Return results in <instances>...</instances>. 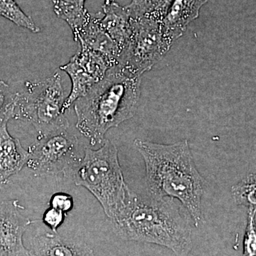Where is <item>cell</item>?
Here are the masks:
<instances>
[{
    "label": "cell",
    "mask_w": 256,
    "mask_h": 256,
    "mask_svg": "<svg viewBox=\"0 0 256 256\" xmlns=\"http://www.w3.org/2000/svg\"><path fill=\"white\" fill-rule=\"evenodd\" d=\"M24 92H16L12 118L28 121L40 136L68 129L63 112L65 94L58 73L38 82H26Z\"/></svg>",
    "instance_id": "obj_5"
},
{
    "label": "cell",
    "mask_w": 256,
    "mask_h": 256,
    "mask_svg": "<svg viewBox=\"0 0 256 256\" xmlns=\"http://www.w3.org/2000/svg\"><path fill=\"white\" fill-rule=\"evenodd\" d=\"M54 10L58 18L68 24L75 40L79 32L90 20V14L85 8L86 0H52Z\"/></svg>",
    "instance_id": "obj_15"
},
{
    "label": "cell",
    "mask_w": 256,
    "mask_h": 256,
    "mask_svg": "<svg viewBox=\"0 0 256 256\" xmlns=\"http://www.w3.org/2000/svg\"><path fill=\"white\" fill-rule=\"evenodd\" d=\"M28 158L30 152L20 140L10 136L8 122L0 124V182L8 181L10 176L18 174Z\"/></svg>",
    "instance_id": "obj_11"
},
{
    "label": "cell",
    "mask_w": 256,
    "mask_h": 256,
    "mask_svg": "<svg viewBox=\"0 0 256 256\" xmlns=\"http://www.w3.org/2000/svg\"><path fill=\"white\" fill-rule=\"evenodd\" d=\"M242 256H256V208H249Z\"/></svg>",
    "instance_id": "obj_19"
},
{
    "label": "cell",
    "mask_w": 256,
    "mask_h": 256,
    "mask_svg": "<svg viewBox=\"0 0 256 256\" xmlns=\"http://www.w3.org/2000/svg\"><path fill=\"white\" fill-rule=\"evenodd\" d=\"M100 15L101 12L90 15L88 22L74 40L104 56L112 65L116 66L118 62L120 50L101 26Z\"/></svg>",
    "instance_id": "obj_10"
},
{
    "label": "cell",
    "mask_w": 256,
    "mask_h": 256,
    "mask_svg": "<svg viewBox=\"0 0 256 256\" xmlns=\"http://www.w3.org/2000/svg\"><path fill=\"white\" fill-rule=\"evenodd\" d=\"M60 69L68 74L72 84V90L63 106V112L65 114L76 100L85 96L98 82L82 66L74 55L68 63L62 66Z\"/></svg>",
    "instance_id": "obj_14"
},
{
    "label": "cell",
    "mask_w": 256,
    "mask_h": 256,
    "mask_svg": "<svg viewBox=\"0 0 256 256\" xmlns=\"http://www.w3.org/2000/svg\"><path fill=\"white\" fill-rule=\"evenodd\" d=\"M256 176L255 173L247 175L232 188L230 193L236 204L256 208Z\"/></svg>",
    "instance_id": "obj_17"
},
{
    "label": "cell",
    "mask_w": 256,
    "mask_h": 256,
    "mask_svg": "<svg viewBox=\"0 0 256 256\" xmlns=\"http://www.w3.org/2000/svg\"><path fill=\"white\" fill-rule=\"evenodd\" d=\"M102 10L104 12H101L100 18L101 26L121 52L130 34L131 16L126 6L116 2L104 4Z\"/></svg>",
    "instance_id": "obj_13"
},
{
    "label": "cell",
    "mask_w": 256,
    "mask_h": 256,
    "mask_svg": "<svg viewBox=\"0 0 256 256\" xmlns=\"http://www.w3.org/2000/svg\"><path fill=\"white\" fill-rule=\"evenodd\" d=\"M141 77L119 66L109 69L85 96L74 102L76 127L90 144L104 141L106 133L136 114L140 96Z\"/></svg>",
    "instance_id": "obj_3"
},
{
    "label": "cell",
    "mask_w": 256,
    "mask_h": 256,
    "mask_svg": "<svg viewBox=\"0 0 256 256\" xmlns=\"http://www.w3.org/2000/svg\"><path fill=\"white\" fill-rule=\"evenodd\" d=\"M65 213L62 210L50 207L43 216L44 223L52 229V232L57 233V229L63 224Z\"/></svg>",
    "instance_id": "obj_21"
},
{
    "label": "cell",
    "mask_w": 256,
    "mask_h": 256,
    "mask_svg": "<svg viewBox=\"0 0 256 256\" xmlns=\"http://www.w3.org/2000/svg\"><path fill=\"white\" fill-rule=\"evenodd\" d=\"M98 150L86 148L68 172L77 186L88 190L100 204L111 222L124 208L131 190L124 181L119 162L118 150L114 142L104 140Z\"/></svg>",
    "instance_id": "obj_4"
},
{
    "label": "cell",
    "mask_w": 256,
    "mask_h": 256,
    "mask_svg": "<svg viewBox=\"0 0 256 256\" xmlns=\"http://www.w3.org/2000/svg\"><path fill=\"white\" fill-rule=\"evenodd\" d=\"M208 0H173L162 21L163 34L170 44L180 38L188 26L196 20Z\"/></svg>",
    "instance_id": "obj_9"
},
{
    "label": "cell",
    "mask_w": 256,
    "mask_h": 256,
    "mask_svg": "<svg viewBox=\"0 0 256 256\" xmlns=\"http://www.w3.org/2000/svg\"><path fill=\"white\" fill-rule=\"evenodd\" d=\"M18 200L0 203V256H30L23 235L31 220L22 214Z\"/></svg>",
    "instance_id": "obj_8"
},
{
    "label": "cell",
    "mask_w": 256,
    "mask_h": 256,
    "mask_svg": "<svg viewBox=\"0 0 256 256\" xmlns=\"http://www.w3.org/2000/svg\"><path fill=\"white\" fill-rule=\"evenodd\" d=\"M50 207L66 214L73 208V197L66 193H56L50 198Z\"/></svg>",
    "instance_id": "obj_22"
},
{
    "label": "cell",
    "mask_w": 256,
    "mask_h": 256,
    "mask_svg": "<svg viewBox=\"0 0 256 256\" xmlns=\"http://www.w3.org/2000/svg\"><path fill=\"white\" fill-rule=\"evenodd\" d=\"M161 22L148 16L131 18L130 34L121 50L117 65L141 77L162 60L172 45L163 34Z\"/></svg>",
    "instance_id": "obj_6"
},
{
    "label": "cell",
    "mask_w": 256,
    "mask_h": 256,
    "mask_svg": "<svg viewBox=\"0 0 256 256\" xmlns=\"http://www.w3.org/2000/svg\"><path fill=\"white\" fill-rule=\"evenodd\" d=\"M173 0H132L126 9L132 18L148 16L162 21Z\"/></svg>",
    "instance_id": "obj_16"
},
{
    "label": "cell",
    "mask_w": 256,
    "mask_h": 256,
    "mask_svg": "<svg viewBox=\"0 0 256 256\" xmlns=\"http://www.w3.org/2000/svg\"><path fill=\"white\" fill-rule=\"evenodd\" d=\"M67 130L40 136L37 142L30 146L26 165L35 174L63 173L66 176L78 161V138Z\"/></svg>",
    "instance_id": "obj_7"
},
{
    "label": "cell",
    "mask_w": 256,
    "mask_h": 256,
    "mask_svg": "<svg viewBox=\"0 0 256 256\" xmlns=\"http://www.w3.org/2000/svg\"><path fill=\"white\" fill-rule=\"evenodd\" d=\"M0 16L34 33L41 32L31 16L25 14L14 0H0Z\"/></svg>",
    "instance_id": "obj_18"
},
{
    "label": "cell",
    "mask_w": 256,
    "mask_h": 256,
    "mask_svg": "<svg viewBox=\"0 0 256 256\" xmlns=\"http://www.w3.org/2000/svg\"><path fill=\"white\" fill-rule=\"evenodd\" d=\"M191 220L173 198L131 190L124 208L111 222L124 240L156 244L176 256H188L193 248Z\"/></svg>",
    "instance_id": "obj_1"
},
{
    "label": "cell",
    "mask_w": 256,
    "mask_h": 256,
    "mask_svg": "<svg viewBox=\"0 0 256 256\" xmlns=\"http://www.w3.org/2000/svg\"><path fill=\"white\" fill-rule=\"evenodd\" d=\"M8 181L6 182H0V190H2L4 186L8 184Z\"/></svg>",
    "instance_id": "obj_23"
},
{
    "label": "cell",
    "mask_w": 256,
    "mask_h": 256,
    "mask_svg": "<svg viewBox=\"0 0 256 256\" xmlns=\"http://www.w3.org/2000/svg\"><path fill=\"white\" fill-rule=\"evenodd\" d=\"M134 146L146 164V192L181 202L198 226L203 222L204 180L197 170L188 141L165 144L137 138Z\"/></svg>",
    "instance_id": "obj_2"
},
{
    "label": "cell",
    "mask_w": 256,
    "mask_h": 256,
    "mask_svg": "<svg viewBox=\"0 0 256 256\" xmlns=\"http://www.w3.org/2000/svg\"><path fill=\"white\" fill-rule=\"evenodd\" d=\"M16 94H13L6 82L0 80V124L12 118Z\"/></svg>",
    "instance_id": "obj_20"
},
{
    "label": "cell",
    "mask_w": 256,
    "mask_h": 256,
    "mask_svg": "<svg viewBox=\"0 0 256 256\" xmlns=\"http://www.w3.org/2000/svg\"><path fill=\"white\" fill-rule=\"evenodd\" d=\"M30 252V256H96L84 242H69L54 232L35 236Z\"/></svg>",
    "instance_id": "obj_12"
},
{
    "label": "cell",
    "mask_w": 256,
    "mask_h": 256,
    "mask_svg": "<svg viewBox=\"0 0 256 256\" xmlns=\"http://www.w3.org/2000/svg\"><path fill=\"white\" fill-rule=\"evenodd\" d=\"M116 0H106L105 4H110V3L114 2Z\"/></svg>",
    "instance_id": "obj_24"
}]
</instances>
